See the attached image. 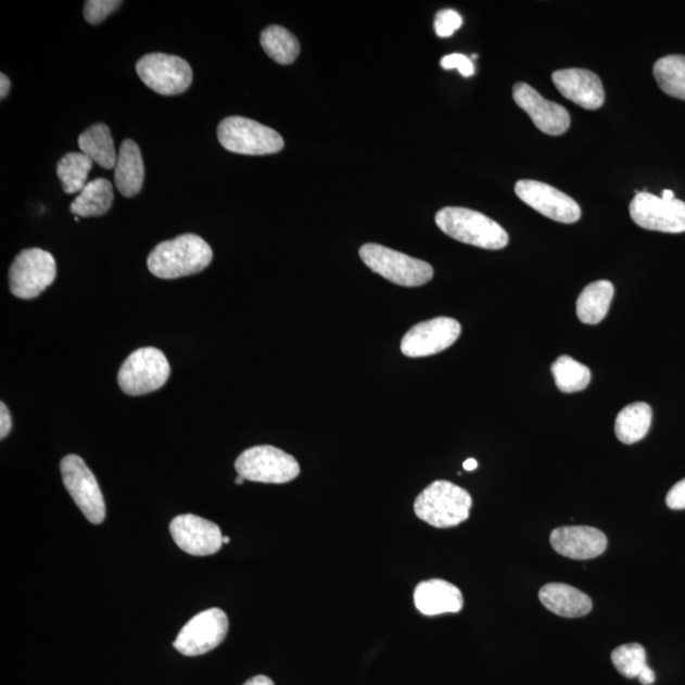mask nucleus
Returning <instances> with one entry per match:
<instances>
[{
  "mask_svg": "<svg viewBox=\"0 0 685 685\" xmlns=\"http://www.w3.org/2000/svg\"><path fill=\"white\" fill-rule=\"evenodd\" d=\"M630 214L643 229L680 234L685 232V202L668 201L658 195L639 192L632 200Z\"/></svg>",
  "mask_w": 685,
  "mask_h": 685,
  "instance_id": "f8f14e48",
  "label": "nucleus"
},
{
  "mask_svg": "<svg viewBox=\"0 0 685 685\" xmlns=\"http://www.w3.org/2000/svg\"><path fill=\"white\" fill-rule=\"evenodd\" d=\"M549 542L557 554L573 560L596 559L608 546L606 534L588 525L560 527L553 531Z\"/></svg>",
  "mask_w": 685,
  "mask_h": 685,
  "instance_id": "f3484780",
  "label": "nucleus"
},
{
  "mask_svg": "<svg viewBox=\"0 0 685 685\" xmlns=\"http://www.w3.org/2000/svg\"><path fill=\"white\" fill-rule=\"evenodd\" d=\"M239 477L254 483L286 484L300 475L296 458L274 446H255L238 457Z\"/></svg>",
  "mask_w": 685,
  "mask_h": 685,
  "instance_id": "0eeeda50",
  "label": "nucleus"
},
{
  "mask_svg": "<svg viewBox=\"0 0 685 685\" xmlns=\"http://www.w3.org/2000/svg\"><path fill=\"white\" fill-rule=\"evenodd\" d=\"M12 417L9 408L4 403L0 404V439L4 440L5 436L12 431Z\"/></svg>",
  "mask_w": 685,
  "mask_h": 685,
  "instance_id": "f704fd0d",
  "label": "nucleus"
},
{
  "mask_svg": "<svg viewBox=\"0 0 685 685\" xmlns=\"http://www.w3.org/2000/svg\"><path fill=\"white\" fill-rule=\"evenodd\" d=\"M461 330L460 322L451 318L419 322L403 338V355L410 358L436 355L454 345L460 338Z\"/></svg>",
  "mask_w": 685,
  "mask_h": 685,
  "instance_id": "ddd939ff",
  "label": "nucleus"
},
{
  "mask_svg": "<svg viewBox=\"0 0 685 685\" xmlns=\"http://www.w3.org/2000/svg\"><path fill=\"white\" fill-rule=\"evenodd\" d=\"M145 167L140 148L132 140H125L119 148L115 167V183L125 198H134L140 193L144 185Z\"/></svg>",
  "mask_w": 685,
  "mask_h": 685,
  "instance_id": "412c9836",
  "label": "nucleus"
},
{
  "mask_svg": "<svg viewBox=\"0 0 685 685\" xmlns=\"http://www.w3.org/2000/svg\"><path fill=\"white\" fill-rule=\"evenodd\" d=\"M435 224L452 239L483 250L499 251L509 243L507 231L483 214L464 207H444L435 215Z\"/></svg>",
  "mask_w": 685,
  "mask_h": 685,
  "instance_id": "f03ea898",
  "label": "nucleus"
},
{
  "mask_svg": "<svg viewBox=\"0 0 685 685\" xmlns=\"http://www.w3.org/2000/svg\"><path fill=\"white\" fill-rule=\"evenodd\" d=\"M612 662L617 670L629 680H634L642 674L646 664V650L643 645L639 644H626L612 652Z\"/></svg>",
  "mask_w": 685,
  "mask_h": 685,
  "instance_id": "c756f323",
  "label": "nucleus"
},
{
  "mask_svg": "<svg viewBox=\"0 0 685 685\" xmlns=\"http://www.w3.org/2000/svg\"><path fill=\"white\" fill-rule=\"evenodd\" d=\"M217 139L228 152L244 155H268L284 147L280 134L253 119L232 116L217 127Z\"/></svg>",
  "mask_w": 685,
  "mask_h": 685,
  "instance_id": "39448f33",
  "label": "nucleus"
},
{
  "mask_svg": "<svg viewBox=\"0 0 685 685\" xmlns=\"http://www.w3.org/2000/svg\"><path fill=\"white\" fill-rule=\"evenodd\" d=\"M464 469L466 471H473L478 469V461L473 460V458H469V460H466L464 462Z\"/></svg>",
  "mask_w": 685,
  "mask_h": 685,
  "instance_id": "58836bf2",
  "label": "nucleus"
},
{
  "mask_svg": "<svg viewBox=\"0 0 685 685\" xmlns=\"http://www.w3.org/2000/svg\"><path fill=\"white\" fill-rule=\"evenodd\" d=\"M557 90L585 110H598L605 104L604 85L597 74L585 69H565L553 74Z\"/></svg>",
  "mask_w": 685,
  "mask_h": 685,
  "instance_id": "a211bd4d",
  "label": "nucleus"
},
{
  "mask_svg": "<svg viewBox=\"0 0 685 685\" xmlns=\"http://www.w3.org/2000/svg\"><path fill=\"white\" fill-rule=\"evenodd\" d=\"M244 685H275V683L272 680H269L268 676L257 675L245 682Z\"/></svg>",
  "mask_w": 685,
  "mask_h": 685,
  "instance_id": "4c0bfd02",
  "label": "nucleus"
},
{
  "mask_svg": "<svg viewBox=\"0 0 685 685\" xmlns=\"http://www.w3.org/2000/svg\"><path fill=\"white\" fill-rule=\"evenodd\" d=\"M359 257L372 272L404 288H419L434 276L429 263L379 244L364 245L359 250Z\"/></svg>",
  "mask_w": 685,
  "mask_h": 685,
  "instance_id": "20e7f679",
  "label": "nucleus"
},
{
  "mask_svg": "<svg viewBox=\"0 0 685 685\" xmlns=\"http://www.w3.org/2000/svg\"><path fill=\"white\" fill-rule=\"evenodd\" d=\"M170 365L160 350L140 348L131 353L118 372V385L129 396L154 393L167 383Z\"/></svg>",
  "mask_w": 685,
  "mask_h": 685,
  "instance_id": "423d86ee",
  "label": "nucleus"
},
{
  "mask_svg": "<svg viewBox=\"0 0 685 685\" xmlns=\"http://www.w3.org/2000/svg\"><path fill=\"white\" fill-rule=\"evenodd\" d=\"M614 296L613 284L609 281H597L586 286L576 301V315L584 324L596 326L608 314Z\"/></svg>",
  "mask_w": 685,
  "mask_h": 685,
  "instance_id": "4be33fe9",
  "label": "nucleus"
},
{
  "mask_svg": "<svg viewBox=\"0 0 685 685\" xmlns=\"http://www.w3.org/2000/svg\"><path fill=\"white\" fill-rule=\"evenodd\" d=\"M228 632V616L220 608H211L194 616L179 632L173 646L186 657H200L221 645Z\"/></svg>",
  "mask_w": 685,
  "mask_h": 685,
  "instance_id": "9b49d317",
  "label": "nucleus"
},
{
  "mask_svg": "<svg viewBox=\"0 0 685 685\" xmlns=\"http://www.w3.org/2000/svg\"><path fill=\"white\" fill-rule=\"evenodd\" d=\"M245 479L243 477H238L236 480V484L237 485H243L244 484Z\"/></svg>",
  "mask_w": 685,
  "mask_h": 685,
  "instance_id": "a19ab883",
  "label": "nucleus"
},
{
  "mask_svg": "<svg viewBox=\"0 0 685 685\" xmlns=\"http://www.w3.org/2000/svg\"><path fill=\"white\" fill-rule=\"evenodd\" d=\"M137 72L150 89L167 97L182 94L193 80L192 67L185 59L161 52L142 56Z\"/></svg>",
  "mask_w": 685,
  "mask_h": 685,
  "instance_id": "9d476101",
  "label": "nucleus"
},
{
  "mask_svg": "<svg viewBox=\"0 0 685 685\" xmlns=\"http://www.w3.org/2000/svg\"><path fill=\"white\" fill-rule=\"evenodd\" d=\"M122 5L119 0H88L85 4V18L90 25L101 24Z\"/></svg>",
  "mask_w": 685,
  "mask_h": 685,
  "instance_id": "7c9ffc66",
  "label": "nucleus"
},
{
  "mask_svg": "<svg viewBox=\"0 0 685 685\" xmlns=\"http://www.w3.org/2000/svg\"><path fill=\"white\" fill-rule=\"evenodd\" d=\"M66 491L90 523L101 524L105 518V503L100 485L85 460L67 455L60 464Z\"/></svg>",
  "mask_w": 685,
  "mask_h": 685,
  "instance_id": "1a4fd4ad",
  "label": "nucleus"
},
{
  "mask_svg": "<svg viewBox=\"0 0 685 685\" xmlns=\"http://www.w3.org/2000/svg\"><path fill=\"white\" fill-rule=\"evenodd\" d=\"M93 168L92 160L83 153H69L58 163V176L66 193H80L88 182V175Z\"/></svg>",
  "mask_w": 685,
  "mask_h": 685,
  "instance_id": "c85d7f7f",
  "label": "nucleus"
},
{
  "mask_svg": "<svg viewBox=\"0 0 685 685\" xmlns=\"http://www.w3.org/2000/svg\"><path fill=\"white\" fill-rule=\"evenodd\" d=\"M11 89V80L5 74H0V98L4 100L9 96Z\"/></svg>",
  "mask_w": 685,
  "mask_h": 685,
  "instance_id": "e433bc0d",
  "label": "nucleus"
},
{
  "mask_svg": "<svg viewBox=\"0 0 685 685\" xmlns=\"http://www.w3.org/2000/svg\"><path fill=\"white\" fill-rule=\"evenodd\" d=\"M223 544H230V538L229 537H224L223 538Z\"/></svg>",
  "mask_w": 685,
  "mask_h": 685,
  "instance_id": "79ce46f5",
  "label": "nucleus"
},
{
  "mask_svg": "<svg viewBox=\"0 0 685 685\" xmlns=\"http://www.w3.org/2000/svg\"><path fill=\"white\" fill-rule=\"evenodd\" d=\"M667 506L673 510L685 509V479L670 489L667 495Z\"/></svg>",
  "mask_w": 685,
  "mask_h": 685,
  "instance_id": "72a5a7b5",
  "label": "nucleus"
},
{
  "mask_svg": "<svg viewBox=\"0 0 685 685\" xmlns=\"http://www.w3.org/2000/svg\"><path fill=\"white\" fill-rule=\"evenodd\" d=\"M540 600L549 612L567 619H578L591 613L593 601L585 593L568 584L551 583L542 586Z\"/></svg>",
  "mask_w": 685,
  "mask_h": 685,
  "instance_id": "aec40b11",
  "label": "nucleus"
},
{
  "mask_svg": "<svg viewBox=\"0 0 685 685\" xmlns=\"http://www.w3.org/2000/svg\"><path fill=\"white\" fill-rule=\"evenodd\" d=\"M79 148L83 154L104 169L116 167L117 153L115 142L107 125L97 124L79 137Z\"/></svg>",
  "mask_w": 685,
  "mask_h": 685,
  "instance_id": "5701e85b",
  "label": "nucleus"
},
{
  "mask_svg": "<svg viewBox=\"0 0 685 685\" xmlns=\"http://www.w3.org/2000/svg\"><path fill=\"white\" fill-rule=\"evenodd\" d=\"M169 531L177 546L192 556L215 555L224 545L220 527L199 516L176 517L170 522Z\"/></svg>",
  "mask_w": 685,
  "mask_h": 685,
  "instance_id": "2eb2a0df",
  "label": "nucleus"
},
{
  "mask_svg": "<svg viewBox=\"0 0 685 685\" xmlns=\"http://www.w3.org/2000/svg\"><path fill=\"white\" fill-rule=\"evenodd\" d=\"M266 54L281 65H290L300 54V42L295 35L281 26H269L261 35Z\"/></svg>",
  "mask_w": 685,
  "mask_h": 685,
  "instance_id": "a878e982",
  "label": "nucleus"
},
{
  "mask_svg": "<svg viewBox=\"0 0 685 685\" xmlns=\"http://www.w3.org/2000/svg\"><path fill=\"white\" fill-rule=\"evenodd\" d=\"M638 681L639 683H642L643 685H651L655 683V673L652 672V669L649 667H646L642 674L638 675Z\"/></svg>",
  "mask_w": 685,
  "mask_h": 685,
  "instance_id": "c9c22d12",
  "label": "nucleus"
},
{
  "mask_svg": "<svg viewBox=\"0 0 685 685\" xmlns=\"http://www.w3.org/2000/svg\"><path fill=\"white\" fill-rule=\"evenodd\" d=\"M213 258V250L205 240L199 236L183 234L157 244L149 254L148 268L162 280H176L202 272Z\"/></svg>",
  "mask_w": 685,
  "mask_h": 685,
  "instance_id": "f257e3e1",
  "label": "nucleus"
},
{
  "mask_svg": "<svg viewBox=\"0 0 685 685\" xmlns=\"http://www.w3.org/2000/svg\"><path fill=\"white\" fill-rule=\"evenodd\" d=\"M414 604L420 613L440 616L458 613L464 608V596L456 585L441 579L421 582L414 591Z\"/></svg>",
  "mask_w": 685,
  "mask_h": 685,
  "instance_id": "6ab92c4d",
  "label": "nucleus"
},
{
  "mask_svg": "<svg viewBox=\"0 0 685 685\" xmlns=\"http://www.w3.org/2000/svg\"><path fill=\"white\" fill-rule=\"evenodd\" d=\"M441 65L446 71L457 69L464 77H471V75L475 74V66H473L471 59L462 54L444 56L441 60Z\"/></svg>",
  "mask_w": 685,
  "mask_h": 685,
  "instance_id": "473e14b6",
  "label": "nucleus"
},
{
  "mask_svg": "<svg viewBox=\"0 0 685 685\" xmlns=\"http://www.w3.org/2000/svg\"><path fill=\"white\" fill-rule=\"evenodd\" d=\"M471 507V495L444 480L434 481L414 503L417 517L435 529H449L468 521Z\"/></svg>",
  "mask_w": 685,
  "mask_h": 685,
  "instance_id": "7ed1b4c3",
  "label": "nucleus"
},
{
  "mask_svg": "<svg viewBox=\"0 0 685 685\" xmlns=\"http://www.w3.org/2000/svg\"><path fill=\"white\" fill-rule=\"evenodd\" d=\"M56 275V261L51 253L40 248L22 251L10 268L11 292L22 300L36 299L54 283Z\"/></svg>",
  "mask_w": 685,
  "mask_h": 685,
  "instance_id": "6e6552de",
  "label": "nucleus"
},
{
  "mask_svg": "<svg viewBox=\"0 0 685 685\" xmlns=\"http://www.w3.org/2000/svg\"><path fill=\"white\" fill-rule=\"evenodd\" d=\"M516 193L525 205L541 215L562 224L581 220L582 210L570 195L537 180L523 179L516 185Z\"/></svg>",
  "mask_w": 685,
  "mask_h": 685,
  "instance_id": "4468645a",
  "label": "nucleus"
},
{
  "mask_svg": "<svg viewBox=\"0 0 685 685\" xmlns=\"http://www.w3.org/2000/svg\"><path fill=\"white\" fill-rule=\"evenodd\" d=\"M516 103L529 115L537 129L551 137H560L569 130L570 115L567 109L545 100L536 89L517 83L513 88Z\"/></svg>",
  "mask_w": 685,
  "mask_h": 685,
  "instance_id": "dca6fc26",
  "label": "nucleus"
},
{
  "mask_svg": "<svg viewBox=\"0 0 685 685\" xmlns=\"http://www.w3.org/2000/svg\"><path fill=\"white\" fill-rule=\"evenodd\" d=\"M652 410L649 404L634 403L619 414L616 419L617 439L624 444H634L645 439L650 431Z\"/></svg>",
  "mask_w": 685,
  "mask_h": 685,
  "instance_id": "393cba45",
  "label": "nucleus"
},
{
  "mask_svg": "<svg viewBox=\"0 0 685 685\" xmlns=\"http://www.w3.org/2000/svg\"><path fill=\"white\" fill-rule=\"evenodd\" d=\"M462 26V17L456 11L444 10L436 14L434 28L440 37H449Z\"/></svg>",
  "mask_w": 685,
  "mask_h": 685,
  "instance_id": "2f4dec72",
  "label": "nucleus"
},
{
  "mask_svg": "<svg viewBox=\"0 0 685 685\" xmlns=\"http://www.w3.org/2000/svg\"><path fill=\"white\" fill-rule=\"evenodd\" d=\"M661 198L668 201L675 200L673 191L670 190H665L664 192H662Z\"/></svg>",
  "mask_w": 685,
  "mask_h": 685,
  "instance_id": "ea45409f",
  "label": "nucleus"
},
{
  "mask_svg": "<svg viewBox=\"0 0 685 685\" xmlns=\"http://www.w3.org/2000/svg\"><path fill=\"white\" fill-rule=\"evenodd\" d=\"M654 77L662 92L685 101V56L661 58L654 65Z\"/></svg>",
  "mask_w": 685,
  "mask_h": 685,
  "instance_id": "bb28decb",
  "label": "nucleus"
},
{
  "mask_svg": "<svg viewBox=\"0 0 685 685\" xmlns=\"http://www.w3.org/2000/svg\"><path fill=\"white\" fill-rule=\"evenodd\" d=\"M557 389L565 394L579 393L589 386L592 375L588 367L569 356L557 358L551 367Z\"/></svg>",
  "mask_w": 685,
  "mask_h": 685,
  "instance_id": "cd10ccee",
  "label": "nucleus"
},
{
  "mask_svg": "<svg viewBox=\"0 0 685 685\" xmlns=\"http://www.w3.org/2000/svg\"><path fill=\"white\" fill-rule=\"evenodd\" d=\"M113 187L110 180L97 178L83 188L78 198L74 200L71 211L78 217H98L109 213L112 207Z\"/></svg>",
  "mask_w": 685,
  "mask_h": 685,
  "instance_id": "b1692460",
  "label": "nucleus"
}]
</instances>
